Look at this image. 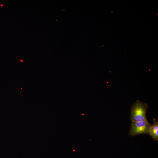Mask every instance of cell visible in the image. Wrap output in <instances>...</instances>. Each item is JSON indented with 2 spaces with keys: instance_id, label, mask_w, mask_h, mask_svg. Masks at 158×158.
I'll return each instance as SVG.
<instances>
[{
  "instance_id": "3",
  "label": "cell",
  "mask_w": 158,
  "mask_h": 158,
  "mask_svg": "<svg viewBox=\"0 0 158 158\" xmlns=\"http://www.w3.org/2000/svg\"><path fill=\"white\" fill-rule=\"evenodd\" d=\"M154 124L151 126L150 130V135L153 139L155 140H158V122L154 119Z\"/></svg>"
},
{
  "instance_id": "1",
  "label": "cell",
  "mask_w": 158,
  "mask_h": 158,
  "mask_svg": "<svg viewBox=\"0 0 158 158\" xmlns=\"http://www.w3.org/2000/svg\"><path fill=\"white\" fill-rule=\"evenodd\" d=\"M148 104L137 100L131 107L130 119L132 121H138L147 120L146 114Z\"/></svg>"
},
{
  "instance_id": "2",
  "label": "cell",
  "mask_w": 158,
  "mask_h": 158,
  "mask_svg": "<svg viewBox=\"0 0 158 158\" xmlns=\"http://www.w3.org/2000/svg\"><path fill=\"white\" fill-rule=\"evenodd\" d=\"M151 126L147 120L132 121L129 134L133 136L141 134L150 135Z\"/></svg>"
}]
</instances>
